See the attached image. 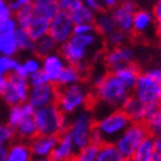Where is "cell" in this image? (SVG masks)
<instances>
[{
    "label": "cell",
    "mask_w": 161,
    "mask_h": 161,
    "mask_svg": "<svg viewBox=\"0 0 161 161\" xmlns=\"http://www.w3.org/2000/svg\"><path fill=\"white\" fill-rule=\"evenodd\" d=\"M14 137V130L8 124H0V150L7 148Z\"/></svg>",
    "instance_id": "obj_39"
},
{
    "label": "cell",
    "mask_w": 161,
    "mask_h": 161,
    "mask_svg": "<svg viewBox=\"0 0 161 161\" xmlns=\"http://www.w3.org/2000/svg\"><path fill=\"white\" fill-rule=\"evenodd\" d=\"M96 161H123V156L114 143L104 142L98 146Z\"/></svg>",
    "instance_id": "obj_29"
},
{
    "label": "cell",
    "mask_w": 161,
    "mask_h": 161,
    "mask_svg": "<svg viewBox=\"0 0 161 161\" xmlns=\"http://www.w3.org/2000/svg\"><path fill=\"white\" fill-rule=\"evenodd\" d=\"M0 161H7V148L0 150Z\"/></svg>",
    "instance_id": "obj_52"
},
{
    "label": "cell",
    "mask_w": 161,
    "mask_h": 161,
    "mask_svg": "<svg viewBox=\"0 0 161 161\" xmlns=\"http://www.w3.org/2000/svg\"><path fill=\"white\" fill-rule=\"evenodd\" d=\"M84 3L83 0H58V8L62 12L71 13L79 7H81Z\"/></svg>",
    "instance_id": "obj_41"
},
{
    "label": "cell",
    "mask_w": 161,
    "mask_h": 161,
    "mask_svg": "<svg viewBox=\"0 0 161 161\" xmlns=\"http://www.w3.org/2000/svg\"><path fill=\"white\" fill-rule=\"evenodd\" d=\"M57 97H58L57 85L48 83L40 86L30 88L27 102L35 110H37V108H42V107H47V106L57 103Z\"/></svg>",
    "instance_id": "obj_11"
},
{
    "label": "cell",
    "mask_w": 161,
    "mask_h": 161,
    "mask_svg": "<svg viewBox=\"0 0 161 161\" xmlns=\"http://www.w3.org/2000/svg\"><path fill=\"white\" fill-rule=\"evenodd\" d=\"M97 151H98V144L90 143V144L83 147V148L77 150L72 161H96Z\"/></svg>",
    "instance_id": "obj_35"
},
{
    "label": "cell",
    "mask_w": 161,
    "mask_h": 161,
    "mask_svg": "<svg viewBox=\"0 0 161 161\" xmlns=\"http://www.w3.org/2000/svg\"><path fill=\"white\" fill-rule=\"evenodd\" d=\"M0 56H2V48H0Z\"/></svg>",
    "instance_id": "obj_56"
},
{
    "label": "cell",
    "mask_w": 161,
    "mask_h": 161,
    "mask_svg": "<svg viewBox=\"0 0 161 161\" xmlns=\"http://www.w3.org/2000/svg\"><path fill=\"white\" fill-rule=\"evenodd\" d=\"M59 45L53 40L49 35L42 37V39H39L35 42V49H34V53L40 57V58H44L49 54H52V53H56L58 50Z\"/></svg>",
    "instance_id": "obj_27"
},
{
    "label": "cell",
    "mask_w": 161,
    "mask_h": 161,
    "mask_svg": "<svg viewBox=\"0 0 161 161\" xmlns=\"http://www.w3.org/2000/svg\"><path fill=\"white\" fill-rule=\"evenodd\" d=\"M90 97L92 93L89 88L83 83H79L75 85L61 88L58 90L56 104L66 116H72L74 114L86 108Z\"/></svg>",
    "instance_id": "obj_5"
},
{
    "label": "cell",
    "mask_w": 161,
    "mask_h": 161,
    "mask_svg": "<svg viewBox=\"0 0 161 161\" xmlns=\"http://www.w3.org/2000/svg\"><path fill=\"white\" fill-rule=\"evenodd\" d=\"M27 80H29L31 88H32V86H40V85H44V84H48V83H49L47 75H45L42 70L37 71V72H35V74H32Z\"/></svg>",
    "instance_id": "obj_42"
},
{
    "label": "cell",
    "mask_w": 161,
    "mask_h": 161,
    "mask_svg": "<svg viewBox=\"0 0 161 161\" xmlns=\"http://www.w3.org/2000/svg\"><path fill=\"white\" fill-rule=\"evenodd\" d=\"M83 3L86 7H89L90 9H93L96 13H99V12L103 10L102 4H101V0H83Z\"/></svg>",
    "instance_id": "obj_47"
},
{
    "label": "cell",
    "mask_w": 161,
    "mask_h": 161,
    "mask_svg": "<svg viewBox=\"0 0 161 161\" xmlns=\"http://www.w3.org/2000/svg\"><path fill=\"white\" fill-rule=\"evenodd\" d=\"M83 74L84 72L80 69H77L76 66L67 63L66 67L63 69V71L61 72L56 85L59 86V88H66V86H70V85L79 84V83H81Z\"/></svg>",
    "instance_id": "obj_23"
},
{
    "label": "cell",
    "mask_w": 161,
    "mask_h": 161,
    "mask_svg": "<svg viewBox=\"0 0 161 161\" xmlns=\"http://www.w3.org/2000/svg\"><path fill=\"white\" fill-rule=\"evenodd\" d=\"M35 111L36 110L29 102L10 106L9 111H8V116H7V124L10 128L14 129V126L21 121V120H23L25 117H29V116H34Z\"/></svg>",
    "instance_id": "obj_20"
},
{
    "label": "cell",
    "mask_w": 161,
    "mask_h": 161,
    "mask_svg": "<svg viewBox=\"0 0 161 161\" xmlns=\"http://www.w3.org/2000/svg\"><path fill=\"white\" fill-rule=\"evenodd\" d=\"M103 61L106 67L110 70V72L124 67L126 64L133 63L134 61V49L129 45H121L117 48H108L107 53L103 56Z\"/></svg>",
    "instance_id": "obj_13"
},
{
    "label": "cell",
    "mask_w": 161,
    "mask_h": 161,
    "mask_svg": "<svg viewBox=\"0 0 161 161\" xmlns=\"http://www.w3.org/2000/svg\"><path fill=\"white\" fill-rule=\"evenodd\" d=\"M121 110L128 115L131 123H144L147 119V106L130 94L123 103Z\"/></svg>",
    "instance_id": "obj_17"
},
{
    "label": "cell",
    "mask_w": 161,
    "mask_h": 161,
    "mask_svg": "<svg viewBox=\"0 0 161 161\" xmlns=\"http://www.w3.org/2000/svg\"><path fill=\"white\" fill-rule=\"evenodd\" d=\"M101 36L97 32L85 35H72V37L59 47V53L64 61L76 66L83 72L86 70V66L93 61L94 54L99 50Z\"/></svg>",
    "instance_id": "obj_2"
},
{
    "label": "cell",
    "mask_w": 161,
    "mask_h": 161,
    "mask_svg": "<svg viewBox=\"0 0 161 161\" xmlns=\"http://www.w3.org/2000/svg\"><path fill=\"white\" fill-rule=\"evenodd\" d=\"M126 40H128V34L120 30H115L112 34L106 36V45L108 48H117V47L125 45Z\"/></svg>",
    "instance_id": "obj_38"
},
{
    "label": "cell",
    "mask_w": 161,
    "mask_h": 161,
    "mask_svg": "<svg viewBox=\"0 0 161 161\" xmlns=\"http://www.w3.org/2000/svg\"><path fill=\"white\" fill-rule=\"evenodd\" d=\"M94 26H96V32L103 37L108 36L115 30H117L111 12H107V10H102L97 13L96 19H94Z\"/></svg>",
    "instance_id": "obj_22"
},
{
    "label": "cell",
    "mask_w": 161,
    "mask_h": 161,
    "mask_svg": "<svg viewBox=\"0 0 161 161\" xmlns=\"http://www.w3.org/2000/svg\"><path fill=\"white\" fill-rule=\"evenodd\" d=\"M101 4L103 10H112L119 4V0H101Z\"/></svg>",
    "instance_id": "obj_49"
},
{
    "label": "cell",
    "mask_w": 161,
    "mask_h": 161,
    "mask_svg": "<svg viewBox=\"0 0 161 161\" xmlns=\"http://www.w3.org/2000/svg\"><path fill=\"white\" fill-rule=\"evenodd\" d=\"M147 130H148L151 137H156L161 133V110H157L152 116L144 121Z\"/></svg>",
    "instance_id": "obj_37"
},
{
    "label": "cell",
    "mask_w": 161,
    "mask_h": 161,
    "mask_svg": "<svg viewBox=\"0 0 161 161\" xmlns=\"http://www.w3.org/2000/svg\"><path fill=\"white\" fill-rule=\"evenodd\" d=\"M131 93L146 106H158L161 101V84L153 80L148 74L141 72Z\"/></svg>",
    "instance_id": "obj_9"
},
{
    "label": "cell",
    "mask_w": 161,
    "mask_h": 161,
    "mask_svg": "<svg viewBox=\"0 0 161 161\" xmlns=\"http://www.w3.org/2000/svg\"><path fill=\"white\" fill-rule=\"evenodd\" d=\"M153 153H155L153 137L150 136L142 142V144L138 147V150L130 158V161H152Z\"/></svg>",
    "instance_id": "obj_30"
},
{
    "label": "cell",
    "mask_w": 161,
    "mask_h": 161,
    "mask_svg": "<svg viewBox=\"0 0 161 161\" xmlns=\"http://www.w3.org/2000/svg\"><path fill=\"white\" fill-rule=\"evenodd\" d=\"M14 16L10 9L9 0H0V18H8Z\"/></svg>",
    "instance_id": "obj_46"
},
{
    "label": "cell",
    "mask_w": 161,
    "mask_h": 161,
    "mask_svg": "<svg viewBox=\"0 0 161 161\" xmlns=\"http://www.w3.org/2000/svg\"><path fill=\"white\" fill-rule=\"evenodd\" d=\"M32 8L35 14L47 19H52L59 12L58 0H34Z\"/></svg>",
    "instance_id": "obj_26"
},
{
    "label": "cell",
    "mask_w": 161,
    "mask_h": 161,
    "mask_svg": "<svg viewBox=\"0 0 161 161\" xmlns=\"http://www.w3.org/2000/svg\"><path fill=\"white\" fill-rule=\"evenodd\" d=\"M92 85L93 96L103 114L110 110L121 108L123 103L130 96V92L114 76L112 72L97 74L92 80Z\"/></svg>",
    "instance_id": "obj_1"
},
{
    "label": "cell",
    "mask_w": 161,
    "mask_h": 161,
    "mask_svg": "<svg viewBox=\"0 0 161 161\" xmlns=\"http://www.w3.org/2000/svg\"><path fill=\"white\" fill-rule=\"evenodd\" d=\"M19 61L16 57H8V56H0V75L9 76L14 74Z\"/></svg>",
    "instance_id": "obj_36"
},
{
    "label": "cell",
    "mask_w": 161,
    "mask_h": 161,
    "mask_svg": "<svg viewBox=\"0 0 161 161\" xmlns=\"http://www.w3.org/2000/svg\"><path fill=\"white\" fill-rule=\"evenodd\" d=\"M32 2L34 0H9V5H10L13 14H14V13H17L18 10L32 5Z\"/></svg>",
    "instance_id": "obj_44"
},
{
    "label": "cell",
    "mask_w": 161,
    "mask_h": 161,
    "mask_svg": "<svg viewBox=\"0 0 161 161\" xmlns=\"http://www.w3.org/2000/svg\"><path fill=\"white\" fill-rule=\"evenodd\" d=\"M123 161H130V160H128V158H123Z\"/></svg>",
    "instance_id": "obj_54"
},
{
    "label": "cell",
    "mask_w": 161,
    "mask_h": 161,
    "mask_svg": "<svg viewBox=\"0 0 161 161\" xmlns=\"http://www.w3.org/2000/svg\"><path fill=\"white\" fill-rule=\"evenodd\" d=\"M153 22H155L153 13L144 9H137L136 13H134V19H133V32L136 34L148 32L153 26Z\"/></svg>",
    "instance_id": "obj_21"
},
{
    "label": "cell",
    "mask_w": 161,
    "mask_h": 161,
    "mask_svg": "<svg viewBox=\"0 0 161 161\" xmlns=\"http://www.w3.org/2000/svg\"><path fill=\"white\" fill-rule=\"evenodd\" d=\"M93 32H96L94 23H80V25H75L74 27V35H85Z\"/></svg>",
    "instance_id": "obj_43"
},
{
    "label": "cell",
    "mask_w": 161,
    "mask_h": 161,
    "mask_svg": "<svg viewBox=\"0 0 161 161\" xmlns=\"http://www.w3.org/2000/svg\"><path fill=\"white\" fill-rule=\"evenodd\" d=\"M71 19L75 25H80V23H94L97 13L90 9L89 7H86L85 4H83L81 7H79L77 9H75L74 12L70 13Z\"/></svg>",
    "instance_id": "obj_31"
},
{
    "label": "cell",
    "mask_w": 161,
    "mask_h": 161,
    "mask_svg": "<svg viewBox=\"0 0 161 161\" xmlns=\"http://www.w3.org/2000/svg\"><path fill=\"white\" fill-rule=\"evenodd\" d=\"M0 48H2V56L14 57L19 52L18 50V45H17L16 32L0 35Z\"/></svg>",
    "instance_id": "obj_32"
},
{
    "label": "cell",
    "mask_w": 161,
    "mask_h": 161,
    "mask_svg": "<svg viewBox=\"0 0 161 161\" xmlns=\"http://www.w3.org/2000/svg\"><path fill=\"white\" fill-rule=\"evenodd\" d=\"M7 77L8 76H2V75H0V93H2V90L4 89V85L7 83Z\"/></svg>",
    "instance_id": "obj_51"
},
{
    "label": "cell",
    "mask_w": 161,
    "mask_h": 161,
    "mask_svg": "<svg viewBox=\"0 0 161 161\" xmlns=\"http://www.w3.org/2000/svg\"><path fill=\"white\" fill-rule=\"evenodd\" d=\"M96 126V116L89 108H84L70 116L67 133L72 139L76 150L92 143V134Z\"/></svg>",
    "instance_id": "obj_6"
},
{
    "label": "cell",
    "mask_w": 161,
    "mask_h": 161,
    "mask_svg": "<svg viewBox=\"0 0 161 161\" xmlns=\"http://www.w3.org/2000/svg\"><path fill=\"white\" fill-rule=\"evenodd\" d=\"M112 74L131 93V90L134 89V86H136V84L138 81L141 71L134 63H130V64H126L124 67H120V69L112 71Z\"/></svg>",
    "instance_id": "obj_18"
},
{
    "label": "cell",
    "mask_w": 161,
    "mask_h": 161,
    "mask_svg": "<svg viewBox=\"0 0 161 161\" xmlns=\"http://www.w3.org/2000/svg\"><path fill=\"white\" fill-rule=\"evenodd\" d=\"M136 10H137V7L131 0H124V2L119 3L111 10V14L115 19L117 30L123 31L125 34L133 32V19H134Z\"/></svg>",
    "instance_id": "obj_12"
},
{
    "label": "cell",
    "mask_w": 161,
    "mask_h": 161,
    "mask_svg": "<svg viewBox=\"0 0 161 161\" xmlns=\"http://www.w3.org/2000/svg\"><path fill=\"white\" fill-rule=\"evenodd\" d=\"M37 134L42 136H56L63 134L69 129L70 116H66L58 106L50 104L47 107L37 108L34 115Z\"/></svg>",
    "instance_id": "obj_3"
},
{
    "label": "cell",
    "mask_w": 161,
    "mask_h": 161,
    "mask_svg": "<svg viewBox=\"0 0 161 161\" xmlns=\"http://www.w3.org/2000/svg\"><path fill=\"white\" fill-rule=\"evenodd\" d=\"M153 17L156 21V30L157 34L161 36V0H157V3L155 4L153 8Z\"/></svg>",
    "instance_id": "obj_45"
},
{
    "label": "cell",
    "mask_w": 161,
    "mask_h": 161,
    "mask_svg": "<svg viewBox=\"0 0 161 161\" xmlns=\"http://www.w3.org/2000/svg\"><path fill=\"white\" fill-rule=\"evenodd\" d=\"M40 70H42V58L37 57L36 54H31V56H27L25 59L19 61L14 74L29 79L32 74H35Z\"/></svg>",
    "instance_id": "obj_25"
},
{
    "label": "cell",
    "mask_w": 161,
    "mask_h": 161,
    "mask_svg": "<svg viewBox=\"0 0 161 161\" xmlns=\"http://www.w3.org/2000/svg\"><path fill=\"white\" fill-rule=\"evenodd\" d=\"M32 158L29 142L19 139L7 147V161H31Z\"/></svg>",
    "instance_id": "obj_19"
},
{
    "label": "cell",
    "mask_w": 161,
    "mask_h": 161,
    "mask_svg": "<svg viewBox=\"0 0 161 161\" xmlns=\"http://www.w3.org/2000/svg\"><path fill=\"white\" fill-rule=\"evenodd\" d=\"M67 62L64 61V58L61 56V53H52V54L42 58V71L47 75L49 83L54 84L57 83V80L61 75V72L63 71V69L66 67Z\"/></svg>",
    "instance_id": "obj_14"
},
{
    "label": "cell",
    "mask_w": 161,
    "mask_h": 161,
    "mask_svg": "<svg viewBox=\"0 0 161 161\" xmlns=\"http://www.w3.org/2000/svg\"><path fill=\"white\" fill-rule=\"evenodd\" d=\"M16 39H17V45L18 50L23 53H34L35 49V40L29 35L27 30L17 29L16 30Z\"/></svg>",
    "instance_id": "obj_33"
},
{
    "label": "cell",
    "mask_w": 161,
    "mask_h": 161,
    "mask_svg": "<svg viewBox=\"0 0 161 161\" xmlns=\"http://www.w3.org/2000/svg\"><path fill=\"white\" fill-rule=\"evenodd\" d=\"M49 19L47 18H43V17H39V16H35V18L32 19L31 25L29 26L27 29V32L29 35L35 40H39L44 36H47L49 34Z\"/></svg>",
    "instance_id": "obj_28"
},
{
    "label": "cell",
    "mask_w": 161,
    "mask_h": 161,
    "mask_svg": "<svg viewBox=\"0 0 161 161\" xmlns=\"http://www.w3.org/2000/svg\"><path fill=\"white\" fill-rule=\"evenodd\" d=\"M153 143H155V152L161 156V137L160 136L153 137Z\"/></svg>",
    "instance_id": "obj_50"
},
{
    "label": "cell",
    "mask_w": 161,
    "mask_h": 161,
    "mask_svg": "<svg viewBox=\"0 0 161 161\" xmlns=\"http://www.w3.org/2000/svg\"><path fill=\"white\" fill-rule=\"evenodd\" d=\"M130 123V119L121 108H115L107 111L96 120L94 130L99 136L102 143H114Z\"/></svg>",
    "instance_id": "obj_4"
},
{
    "label": "cell",
    "mask_w": 161,
    "mask_h": 161,
    "mask_svg": "<svg viewBox=\"0 0 161 161\" xmlns=\"http://www.w3.org/2000/svg\"><path fill=\"white\" fill-rule=\"evenodd\" d=\"M150 137L144 123H130V125L120 134V137L114 142L123 158L130 160L142 142Z\"/></svg>",
    "instance_id": "obj_7"
},
{
    "label": "cell",
    "mask_w": 161,
    "mask_h": 161,
    "mask_svg": "<svg viewBox=\"0 0 161 161\" xmlns=\"http://www.w3.org/2000/svg\"><path fill=\"white\" fill-rule=\"evenodd\" d=\"M58 137L56 136H42L37 134L35 138H32L30 143L31 153L34 157H50L52 152L57 144Z\"/></svg>",
    "instance_id": "obj_16"
},
{
    "label": "cell",
    "mask_w": 161,
    "mask_h": 161,
    "mask_svg": "<svg viewBox=\"0 0 161 161\" xmlns=\"http://www.w3.org/2000/svg\"><path fill=\"white\" fill-rule=\"evenodd\" d=\"M158 136H160V137H161V133H160V134H158Z\"/></svg>",
    "instance_id": "obj_57"
},
{
    "label": "cell",
    "mask_w": 161,
    "mask_h": 161,
    "mask_svg": "<svg viewBox=\"0 0 161 161\" xmlns=\"http://www.w3.org/2000/svg\"><path fill=\"white\" fill-rule=\"evenodd\" d=\"M144 72L148 74L153 80H156L158 84H161V69H160V67H153V69H148V70L144 71Z\"/></svg>",
    "instance_id": "obj_48"
},
{
    "label": "cell",
    "mask_w": 161,
    "mask_h": 161,
    "mask_svg": "<svg viewBox=\"0 0 161 161\" xmlns=\"http://www.w3.org/2000/svg\"><path fill=\"white\" fill-rule=\"evenodd\" d=\"M75 23L71 19L70 13L59 10L49 22V36L61 47L74 35Z\"/></svg>",
    "instance_id": "obj_10"
},
{
    "label": "cell",
    "mask_w": 161,
    "mask_h": 161,
    "mask_svg": "<svg viewBox=\"0 0 161 161\" xmlns=\"http://www.w3.org/2000/svg\"><path fill=\"white\" fill-rule=\"evenodd\" d=\"M30 88V83L26 77H22L17 74H12L7 77V83L0 96L9 106L21 104L27 102Z\"/></svg>",
    "instance_id": "obj_8"
},
{
    "label": "cell",
    "mask_w": 161,
    "mask_h": 161,
    "mask_svg": "<svg viewBox=\"0 0 161 161\" xmlns=\"http://www.w3.org/2000/svg\"><path fill=\"white\" fill-rule=\"evenodd\" d=\"M31 161H53L50 157H34Z\"/></svg>",
    "instance_id": "obj_53"
},
{
    "label": "cell",
    "mask_w": 161,
    "mask_h": 161,
    "mask_svg": "<svg viewBox=\"0 0 161 161\" xmlns=\"http://www.w3.org/2000/svg\"><path fill=\"white\" fill-rule=\"evenodd\" d=\"M35 12H34V8L32 5L30 7H26L21 10H18L17 13H14V18L17 21V25H18V29H23V30H27L29 26L31 25L32 19L35 18Z\"/></svg>",
    "instance_id": "obj_34"
},
{
    "label": "cell",
    "mask_w": 161,
    "mask_h": 161,
    "mask_svg": "<svg viewBox=\"0 0 161 161\" xmlns=\"http://www.w3.org/2000/svg\"><path fill=\"white\" fill-rule=\"evenodd\" d=\"M13 130H14V136H17L21 141L30 142L32 138L37 136V129H36L34 116H29L21 120Z\"/></svg>",
    "instance_id": "obj_24"
},
{
    "label": "cell",
    "mask_w": 161,
    "mask_h": 161,
    "mask_svg": "<svg viewBox=\"0 0 161 161\" xmlns=\"http://www.w3.org/2000/svg\"><path fill=\"white\" fill-rule=\"evenodd\" d=\"M17 29H18V25H17L14 16L8 17V18H0V35L16 32Z\"/></svg>",
    "instance_id": "obj_40"
},
{
    "label": "cell",
    "mask_w": 161,
    "mask_h": 161,
    "mask_svg": "<svg viewBox=\"0 0 161 161\" xmlns=\"http://www.w3.org/2000/svg\"><path fill=\"white\" fill-rule=\"evenodd\" d=\"M158 106H160V110H161V101H160V104Z\"/></svg>",
    "instance_id": "obj_55"
},
{
    "label": "cell",
    "mask_w": 161,
    "mask_h": 161,
    "mask_svg": "<svg viewBox=\"0 0 161 161\" xmlns=\"http://www.w3.org/2000/svg\"><path fill=\"white\" fill-rule=\"evenodd\" d=\"M76 147L72 143L71 137L69 136V133H63L58 136L57 144L54 147V150L52 152L50 158L53 161H72L75 153H76Z\"/></svg>",
    "instance_id": "obj_15"
}]
</instances>
